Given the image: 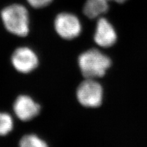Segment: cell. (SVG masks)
<instances>
[{"label":"cell","instance_id":"9c48e42d","mask_svg":"<svg viewBox=\"0 0 147 147\" xmlns=\"http://www.w3.org/2000/svg\"><path fill=\"white\" fill-rule=\"evenodd\" d=\"M22 147H46L48 145L46 142L36 134H26L22 137L19 142Z\"/></svg>","mask_w":147,"mask_h":147},{"label":"cell","instance_id":"7a4b0ae2","mask_svg":"<svg viewBox=\"0 0 147 147\" xmlns=\"http://www.w3.org/2000/svg\"><path fill=\"white\" fill-rule=\"evenodd\" d=\"M78 61L83 76L90 79L104 76L111 65L110 58L96 49L82 53Z\"/></svg>","mask_w":147,"mask_h":147},{"label":"cell","instance_id":"7c38bea8","mask_svg":"<svg viewBox=\"0 0 147 147\" xmlns=\"http://www.w3.org/2000/svg\"><path fill=\"white\" fill-rule=\"evenodd\" d=\"M107 1H115L117 3H122L125 2L127 0H107Z\"/></svg>","mask_w":147,"mask_h":147},{"label":"cell","instance_id":"5b68a950","mask_svg":"<svg viewBox=\"0 0 147 147\" xmlns=\"http://www.w3.org/2000/svg\"><path fill=\"white\" fill-rule=\"evenodd\" d=\"M11 63L15 69L22 74L33 72L39 65V57L34 50L28 47H20L13 51Z\"/></svg>","mask_w":147,"mask_h":147},{"label":"cell","instance_id":"30bf717a","mask_svg":"<svg viewBox=\"0 0 147 147\" xmlns=\"http://www.w3.org/2000/svg\"><path fill=\"white\" fill-rule=\"evenodd\" d=\"M13 128V119L10 114L0 112V136L9 134Z\"/></svg>","mask_w":147,"mask_h":147},{"label":"cell","instance_id":"8992f818","mask_svg":"<svg viewBox=\"0 0 147 147\" xmlns=\"http://www.w3.org/2000/svg\"><path fill=\"white\" fill-rule=\"evenodd\" d=\"M13 112L23 121H28L38 115L40 111V105L30 96H18L13 104Z\"/></svg>","mask_w":147,"mask_h":147},{"label":"cell","instance_id":"3957f363","mask_svg":"<svg viewBox=\"0 0 147 147\" xmlns=\"http://www.w3.org/2000/svg\"><path fill=\"white\" fill-rule=\"evenodd\" d=\"M77 98L86 107H98L102 103L103 90L101 85L93 79H86L77 90Z\"/></svg>","mask_w":147,"mask_h":147},{"label":"cell","instance_id":"52a82bcc","mask_svg":"<svg viewBox=\"0 0 147 147\" xmlns=\"http://www.w3.org/2000/svg\"><path fill=\"white\" fill-rule=\"evenodd\" d=\"M94 41L102 47H109L115 43L117 36L113 26L104 18L98 21L94 34Z\"/></svg>","mask_w":147,"mask_h":147},{"label":"cell","instance_id":"277c9868","mask_svg":"<svg viewBox=\"0 0 147 147\" xmlns=\"http://www.w3.org/2000/svg\"><path fill=\"white\" fill-rule=\"evenodd\" d=\"M54 28L61 38L67 40L76 38L82 31V25L79 18L69 12L58 13L55 18Z\"/></svg>","mask_w":147,"mask_h":147},{"label":"cell","instance_id":"ba28073f","mask_svg":"<svg viewBox=\"0 0 147 147\" xmlns=\"http://www.w3.org/2000/svg\"><path fill=\"white\" fill-rule=\"evenodd\" d=\"M108 3L107 0H87L84 7V12L90 18H96L108 11Z\"/></svg>","mask_w":147,"mask_h":147},{"label":"cell","instance_id":"8fae6325","mask_svg":"<svg viewBox=\"0 0 147 147\" xmlns=\"http://www.w3.org/2000/svg\"><path fill=\"white\" fill-rule=\"evenodd\" d=\"M53 0H26L32 7L35 9H41L49 6Z\"/></svg>","mask_w":147,"mask_h":147},{"label":"cell","instance_id":"6da1fadb","mask_svg":"<svg viewBox=\"0 0 147 147\" xmlns=\"http://www.w3.org/2000/svg\"><path fill=\"white\" fill-rule=\"evenodd\" d=\"M1 18L5 28L9 33L25 37L29 34L30 19L28 11L21 4H12L2 9Z\"/></svg>","mask_w":147,"mask_h":147}]
</instances>
